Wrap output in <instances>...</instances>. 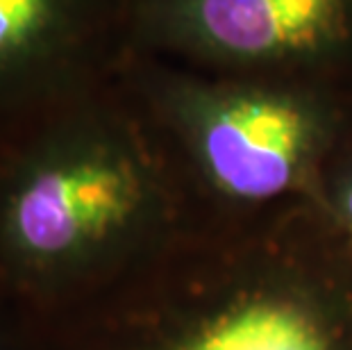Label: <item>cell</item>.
<instances>
[{
    "label": "cell",
    "mask_w": 352,
    "mask_h": 350,
    "mask_svg": "<svg viewBox=\"0 0 352 350\" xmlns=\"http://www.w3.org/2000/svg\"><path fill=\"white\" fill-rule=\"evenodd\" d=\"M153 203L146 162L104 123H34L0 135V232L30 269L66 271L130 237Z\"/></svg>",
    "instance_id": "6da1fadb"
},
{
    "label": "cell",
    "mask_w": 352,
    "mask_h": 350,
    "mask_svg": "<svg viewBox=\"0 0 352 350\" xmlns=\"http://www.w3.org/2000/svg\"><path fill=\"white\" fill-rule=\"evenodd\" d=\"M191 132L209 180L248 203L296 187L316 137L309 111L277 94H232L200 105Z\"/></svg>",
    "instance_id": "7a4b0ae2"
},
{
    "label": "cell",
    "mask_w": 352,
    "mask_h": 350,
    "mask_svg": "<svg viewBox=\"0 0 352 350\" xmlns=\"http://www.w3.org/2000/svg\"><path fill=\"white\" fill-rule=\"evenodd\" d=\"M91 0H0V135L32 118L69 76Z\"/></svg>",
    "instance_id": "3957f363"
},
{
    "label": "cell",
    "mask_w": 352,
    "mask_h": 350,
    "mask_svg": "<svg viewBox=\"0 0 352 350\" xmlns=\"http://www.w3.org/2000/svg\"><path fill=\"white\" fill-rule=\"evenodd\" d=\"M346 0H193L191 23L216 48L282 57L316 48L334 32Z\"/></svg>",
    "instance_id": "277c9868"
},
{
    "label": "cell",
    "mask_w": 352,
    "mask_h": 350,
    "mask_svg": "<svg viewBox=\"0 0 352 350\" xmlns=\"http://www.w3.org/2000/svg\"><path fill=\"white\" fill-rule=\"evenodd\" d=\"M173 350H334V337L305 303L257 296L209 316Z\"/></svg>",
    "instance_id": "5b68a950"
},
{
    "label": "cell",
    "mask_w": 352,
    "mask_h": 350,
    "mask_svg": "<svg viewBox=\"0 0 352 350\" xmlns=\"http://www.w3.org/2000/svg\"><path fill=\"white\" fill-rule=\"evenodd\" d=\"M336 207H339V216L341 221L352 230V175L343 184V189L339 193V200H336Z\"/></svg>",
    "instance_id": "8992f818"
}]
</instances>
